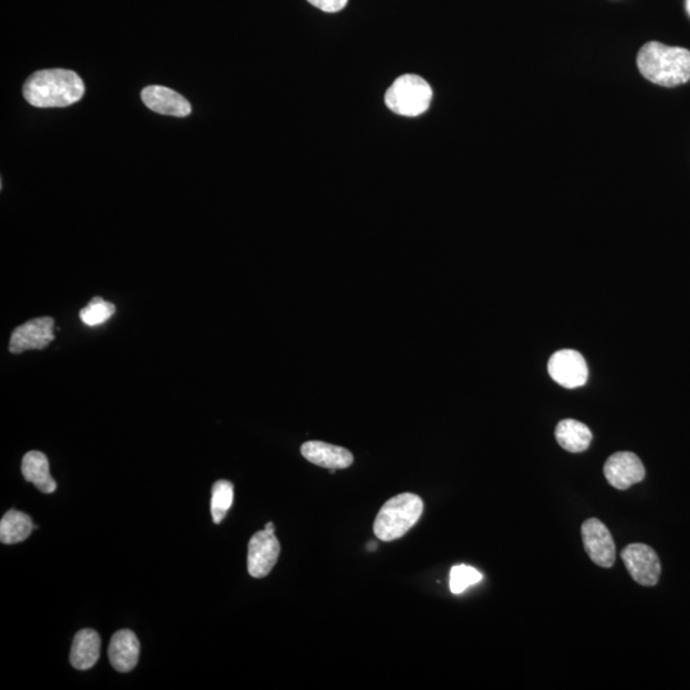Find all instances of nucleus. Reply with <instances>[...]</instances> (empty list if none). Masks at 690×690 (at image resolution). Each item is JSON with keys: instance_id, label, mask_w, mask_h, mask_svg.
<instances>
[{"instance_id": "nucleus-1", "label": "nucleus", "mask_w": 690, "mask_h": 690, "mask_svg": "<svg viewBox=\"0 0 690 690\" xmlns=\"http://www.w3.org/2000/svg\"><path fill=\"white\" fill-rule=\"evenodd\" d=\"M85 94L84 81L76 72L54 68L35 72L23 85V96L36 108H64Z\"/></svg>"}, {"instance_id": "nucleus-2", "label": "nucleus", "mask_w": 690, "mask_h": 690, "mask_svg": "<svg viewBox=\"0 0 690 690\" xmlns=\"http://www.w3.org/2000/svg\"><path fill=\"white\" fill-rule=\"evenodd\" d=\"M639 72L653 84L675 87L690 80V52L657 41L643 45L637 57Z\"/></svg>"}, {"instance_id": "nucleus-3", "label": "nucleus", "mask_w": 690, "mask_h": 690, "mask_svg": "<svg viewBox=\"0 0 690 690\" xmlns=\"http://www.w3.org/2000/svg\"><path fill=\"white\" fill-rule=\"evenodd\" d=\"M423 512L420 496L400 494L386 501L375 519L374 532L381 541L390 542L402 538L416 526Z\"/></svg>"}, {"instance_id": "nucleus-4", "label": "nucleus", "mask_w": 690, "mask_h": 690, "mask_svg": "<svg viewBox=\"0 0 690 690\" xmlns=\"http://www.w3.org/2000/svg\"><path fill=\"white\" fill-rule=\"evenodd\" d=\"M432 90L422 77L404 75L391 85L385 103L391 112L403 117H418L429 109Z\"/></svg>"}, {"instance_id": "nucleus-5", "label": "nucleus", "mask_w": 690, "mask_h": 690, "mask_svg": "<svg viewBox=\"0 0 690 690\" xmlns=\"http://www.w3.org/2000/svg\"><path fill=\"white\" fill-rule=\"evenodd\" d=\"M621 560L630 577L644 587H653L659 583L661 561L652 547L644 544H632L621 551Z\"/></svg>"}, {"instance_id": "nucleus-6", "label": "nucleus", "mask_w": 690, "mask_h": 690, "mask_svg": "<svg viewBox=\"0 0 690 690\" xmlns=\"http://www.w3.org/2000/svg\"><path fill=\"white\" fill-rule=\"evenodd\" d=\"M584 549L590 559L601 568H611L615 564L616 549L609 528L596 518L587 519L582 524Z\"/></svg>"}, {"instance_id": "nucleus-7", "label": "nucleus", "mask_w": 690, "mask_h": 690, "mask_svg": "<svg viewBox=\"0 0 690 690\" xmlns=\"http://www.w3.org/2000/svg\"><path fill=\"white\" fill-rule=\"evenodd\" d=\"M551 379L564 388L575 389L587 383L588 367L581 353L573 349L552 354L547 366Z\"/></svg>"}, {"instance_id": "nucleus-8", "label": "nucleus", "mask_w": 690, "mask_h": 690, "mask_svg": "<svg viewBox=\"0 0 690 690\" xmlns=\"http://www.w3.org/2000/svg\"><path fill=\"white\" fill-rule=\"evenodd\" d=\"M55 321L43 316L18 326L12 333L9 352L20 354L31 349H44L53 342Z\"/></svg>"}, {"instance_id": "nucleus-9", "label": "nucleus", "mask_w": 690, "mask_h": 690, "mask_svg": "<svg viewBox=\"0 0 690 690\" xmlns=\"http://www.w3.org/2000/svg\"><path fill=\"white\" fill-rule=\"evenodd\" d=\"M280 554V544L275 533L259 531L248 544L247 567L253 578H265L275 567Z\"/></svg>"}, {"instance_id": "nucleus-10", "label": "nucleus", "mask_w": 690, "mask_h": 690, "mask_svg": "<svg viewBox=\"0 0 690 690\" xmlns=\"http://www.w3.org/2000/svg\"><path fill=\"white\" fill-rule=\"evenodd\" d=\"M604 475L607 482L618 490H627L646 477L642 460L630 452H619L606 460Z\"/></svg>"}, {"instance_id": "nucleus-11", "label": "nucleus", "mask_w": 690, "mask_h": 690, "mask_svg": "<svg viewBox=\"0 0 690 690\" xmlns=\"http://www.w3.org/2000/svg\"><path fill=\"white\" fill-rule=\"evenodd\" d=\"M141 99L155 113L183 118L192 112L190 101L169 87L147 86L141 92Z\"/></svg>"}, {"instance_id": "nucleus-12", "label": "nucleus", "mask_w": 690, "mask_h": 690, "mask_svg": "<svg viewBox=\"0 0 690 690\" xmlns=\"http://www.w3.org/2000/svg\"><path fill=\"white\" fill-rule=\"evenodd\" d=\"M140 656V642L132 630L123 629L115 633L109 646L110 664L119 673H130L135 669Z\"/></svg>"}, {"instance_id": "nucleus-13", "label": "nucleus", "mask_w": 690, "mask_h": 690, "mask_svg": "<svg viewBox=\"0 0 690 690\" xmlns=\"http://www.w3.org/2000/svg\"><path fill=\"white\" fill-rule=\"evenodd\" d=\"M301 453L308 462L335 471L351 467L353 463V455L347 449L321 441H308L302 445Z\"/></svg>"}, {"instance_id": "nucleus-14", "label": "nucleus", "mask_w": 690, "mask_h": 690, "mask_svg": "<svg viewBox=\"0 0 690 690\" xmlns=\"http://www.w3.org/2000/svg\"><path fill=\"white\" fill-rule=\"evenodd\" d=\"M22 475L44 494H53L57 490V482L50 475L49 460L41 452L32 450L23 457Z\"/></svg>"}, {"instance_id": "nucleus-15", "label": "nucleus", "mask_w": 690, "mask_h": 690, "mask_svg": "<svg viewBox=\"0 0 690 690\" xmlns=\"http://www.w3.org/2000/svg\"><path fill=\"white\" fill-rule=\"evenodd\" d=\"M101 641L95 630H80L73 639L71 664L77 670H89L98 662Z\"/></svg>"}, {"instance_id": "nucleus-16", "label": "nucleus", "mask_w": 690, "mask_h": 690, "mask_svg": "<svg viewBox=\"0 0 690 690\" xmlns=\"http://www.w3.org/2000/svg\"><path fill=\"white\" fill-rule=\"evenodd\" d=\"M558 444L569 453L586 452L592 443V432L584 423L575 420H563L555 430Z\"/></svg>"}, {"instance_id": "nucleus-17", "label": "nucleus", "mask_w": 690, "mask_h": 690, "mask_svg": "<svg viewBox=\"0 0 690 690\" xmlns=\"http://www.w3.org/2000/svg\"><path fill=\"white\" fill-rule=\"evenodd\" d=\"M35 528L29 515L15 509L9 510L0 522V541L6 545L20 544L29 538Z\"/></svg>"}, {"instance_id": "nucleus-18", "label": "nucleus", "mask_w": 690, "mask_h": 690, "mask_svg": "<svg viewBox=\"0 0 690 690\" xmlns=\"http://www.w3.org/2000/svg\"><path fill=\"white\" fill-rule=\"evenodd\" d=\"M234 499L233 483L229 481H216L213 486V495H211V515H213L214 523L219 524L227 517L229 509L232 508Z\"/></svg>"}, {"instance_id": "nucleus-19", "label": "nucleus", "mask_w": 690, "mask_h": 690, "mask_svg": "<svg viewBox=\"0 0 690 690\" xmlns=\"http://www.w3.org/2000/svg\"><path fill=\"white\" fill-rule=\"evenodd\" d=\"M113 303L105 302L101 297H95L87 303L80 312V319L87 326H98L107 322L114 315Z\"/></svg>"}, {"instance_id": "nucleus-20", "label": "nucleus", "mask_w": 690, "mask_h": 690, "mask_svg": "<svg viewBox=\"0 0 690 690\" xmlns=\"http://www.w3.org/2000/svg\"><path fill=\"white\" fill-rule=\"evenodd\" d=\"M482 581V574L477 569L468 565H455L450 570V591L454 595H460L471 586Z\"/></svg>"}, {"instance_id": "nucleus-21", "label": "nucleus", "mask_w": 690, "mask_h": 690, "mask_svg": "<svg viewBox=\"0 0 690 690\" xmlns=\"http://www.w3.org/2000/svg\"><path fill=\"white\" fill-rule=\"evenodd\" d=\"M307 2L326 13H337L347 6L348 0H307Z\"/></svg>"}, {"instance_id": "nucleus-22", "label": "nucleus", "mask_w": 690, "mask_h": 690, "mask_svg": "<svg viewBox=\"0 0 690 690\" xmlns=\"http://www.w3.org/2000/svg\"><path fill=\"white\" fill-rule=\"evenodd\" d=\"M265 531H268V532H270V533H275V526H274V523H273V522H269L268 524H266V526H265Z\"/></svg>"}, {"instance_id": "nucleus-23", "label": "nucleus", "mask_w": 690, "mask_h": 690, "mask_svg": "<svg viewBox=\"0 0 690 690\" xmlns=\"http://www.w3.org/2000/svg\"><path fill=\"white\" fill-rule=\"evenodd\" d=\"M685 9H687L688 15L690 16V0H685Z\"/></svg>"}, {"instance_id": "nucleus-24", "label": "nucleus", "mask_w": 690, "mask_h": 690, "mask_svg": "<svg viewBox=\"0 0 690 690\" xmlns=\"http://www.w3.org/2000/svg\"><path fill=\"white\" fill-rule=\"evenodd\" d=\"M376 549H377V545H376V544H370V545H368V550L374 551V550H376Z\"/></svg>"}]
</instances>
